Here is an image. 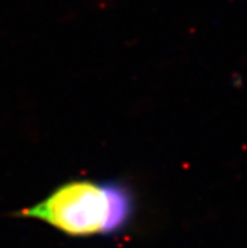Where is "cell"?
<instances>
[{
  "instance_id": "cell-1",
  "label": "cell",
  "mask_w": 247,
  "mask_h": 248,
  "mask_svg": "<svg viewBox=\"0 0 247 248\" xmlns=\"http://www.w3.org/2000/svg\"><path fill=\"white\" fill-rule=\"evenodd\" d=\"M134 209L132 190L121 183L72 180L19 216L42 220L67 236L88 237L121 232Z\"/></svg>"
}]
</instances>
